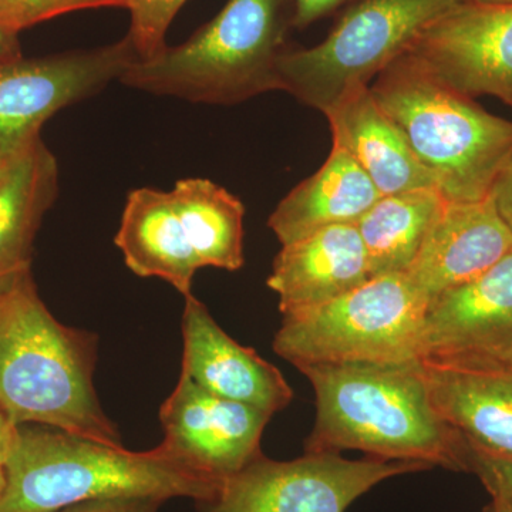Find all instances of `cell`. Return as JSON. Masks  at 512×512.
Here are the masks:
<instances>
[{"label": "cell", "mask_w": 512, "mask_h": 512, "mask_svg": "<svg viewBox=\"0 0 512 512\" xmlns=\"http://www.w3.org/2000/svg\"><path fill=\"white\" fill-rule=\"evenodd\" d=\"M316 394L305 453L359 450L367 457L473 470V451L431 402L420 360L299 367Z\"/></svg>", "instance_id": "obj_1"}, {"label": "cell", "mask_w": 512, "mask_h": 512, "mask_svg": "<svg viewBox=\"0 0 512 512\" xmlns=\"http://www.w3.org/2000/svg\"><path fill=\"white\" fill-rule=\"evenodd\" d=\"M96 345L92 333L49 312L30 271L16 276L0 289V409L18 426L123 446L94 390Z\"/></svg>", "instance_id": "obj_2"}, {"label": "cell", "mask_w": 512, "mask_h": 512, "mask_svg": "<svg viewBox=\"0 0 512 512\" xmlns=\"http://www.w3.org/2000/svg\"><path fill=\"white\" fill-rule=\"evenodd\" d=\"M0 512H55L94 500L153 497L210 500L220 484L160 444L136 453L52 427L19 426L5 466Z\"/></svg>", "instance_id": "obj_3"}, {"label": "cell", "mask_w": 512, "mask_h": 512, "mask_svg": "<svg viewBox=\"0 0 512 512\" xmlns=\"http://www.w3.org/2000/svg\"><path fill=\"white\" fill-rule=\"evenodd\" d=\"M447 202L491 197L512 150V121L484 110L402 55L370 87Z\"/></svg>", "instance_id": "obj_4"}, {"label": "cell", "mask_w": 512, "mask_h": 512, "mask_svg": "<svg viewBox=\"0 0 512 512\" xmlns=\"http://www.w3.org/2000/svg\"><path fill=\"white\" fill-rule=\"evenodd\" d=\"M291 2L228 0L187 42L137 60L120 82L205 104H237L281 90L278 63L293 26Z\"/></svg>", "instance_id": "obj_5"}, {"label": "cell", "mask_w": 512, "mask_h": 512, "mask_svg": "<svg viewBox=\"0 0 512 512\" xmlns=\"http://www.w3.org/2000/svg\"><path fill=\"white\" fill-rule=\"evenodd\" d=\"M429 303L409 275L376 276L319 308L282 315L274 350L298 369L414 360Z\"/></svg>", "instance_id": "obj_6"}, {"label": "cell", "mask_w": 512, "mask_h": 512, "mask_svg": "<svg viewBox=\"0 0 512 512\" xmlns=\"http://www.w3.org/2000/svg\"><path fill=\"white\" fill-rule=\"evenodd\" d=\"M463 0H356L329 36L288 50L278 63L281 90L325 111L409 49L421 30Z\"/></svg>", "instance_id": "obj_7"}, {"label": "cell", "mask_w": 512, "mask_h": 512, "mask_svg": "<svg viewBox=\"0 0 512 512\" xmlns=\"http://www.w3.org/2000/svg\"><path fill=\"white\" fill-rule=\"evenodd\" d=\"M429 468L373 457L346 460L335 453L275 461L262 453L197 507L200 512H345L382 481Z\"/></svg>", "instance_id": "obj_8"}, {"label": "cell", "mask_w": 512, "mask_h": 512, "mask_svg": "<svg viewBox=\"0 0 512 512\" xmlns=\"http://www.w3.org/2000/svg\"><path fill=\"white\" fill-rule=\"evenodd\" d=\"M137 60L128 36L96 49L0 60V151L22 153L57 111L121 80Z\"/></svg>", "instance_id": "obj_9"}, {"label": "cell", "mask_w": 512, "mask_h": 512, "mask_svg": "<svg viewBox=\"0 0 512 512\" xmlns=\"http://www.w3.org/2000/svg\"><path fill=\"white\" fill-rule=\"evenodd\" d=\"M417 359L446 369L512 370V249L473 281L431 299Z\"/></svg>", "instance_id": "obj_10"}, {"label": "cell", "mask_w": 512, "mask_h": 512, "mask_svg": "<svg viewBox=\"0 0 512 512\" xmlns=\"http://www.w3.org/2000/svg\"><path fill=\"white\" fill-rule=\"evenodd\" d=\"M471 99L512 107V6L460 2L421 30L403 53Z\"/></svg>", "instance_id": "obj_11"}, {"label": "cell", "mask_w": 512, "mask_h": 512, "mask_svg": "<svg viewBox=\"0 0 512 512\" xmlns=\"http://www.w3.org/2000/svg\"><path fill=\"white\" fill-rule=\"evenodd\" d=\"M271 414L222 399L181 373L160 410L163 446L195 473L221 484L261 456Z\"/></svg>", "instance_id": "obj_12"}, {"label": "cell", "mask_w": 512, "mask_h": 512, "mask_svg": "<svg viewBox=\"0 0 512 512\" xmlns=\"http://www.w3.org/2000/svg\"><path fill=\"white\" fill-rule=\"evenodd\" d=\"M181 330V373L201 389L271 416L292 402L291 386L282 373L254 349L245 348L228 336L194 295L185 298Z\"/></svg>", "instance_id": "obj_13"}, {"label": "cell", "mask_w": 512, "mask_h": 512, "mask_svg": "<svg viewBox=\"0 0 512 512\" xmlns=\"http://www.w3.org/2000/svg\"><path fill=\"white\" fill-rule=\"evenodd\" d=\"M512 249V231L493 198L446 202L407 275L434 299L473 281Z\"/></svg>", "instance_id": "obj_14"}, {"label": "cell", "mask_w": 512, "mask_h": 512, "mask_svg": "<svg viewBox=\"0 0 512 512\" xmlns=\"http://www.w3.org/2000/svg\"><path fill=\"white\" fill-rule=\"evenodd\" d=\"M369 279L357 225L339 224L282 245L266 285L279 296L282 315H289L335 301Z\"/></svg>", "instance_id": "obj_15"}, {"label": "cell", "mask_w": 512, "mask_h": 512, "mask_svg": "<svg viewBox=\"0 0 512 512\" xmlns=\"http://www.w3.org/2000/svg\"><path fill=\"white\" fill-rule=\"evenodd\" d=\"M333 144L348 151L382 195L436 188L370 87H353L325 111Z\"/></svg>", "instance_id": "obj_16"}, {"label": "cell", "mask_w": 512, "mask_h": 512, "mask_svg": "<svg viewBox=\"0 0 512 512\" xmlns=\"http://www.w3.org/2000/svg\"><path fill=\"white\" fill-rule=\"evenodd\" d=\"M423 366L431 402L471 451L512 458V370Z\"/></svg>", "instance_id": "obj_17"}, {"label": "cell", "mask_w": 512, "mask_h": 512, "mask_svg": "<svg viewBox=\"0 0 512 512\" xmlns=\"http://www.w3.org/2000/svg\"><path fill=\"white\" fill-rule=\"evenodd\" d=\"M114 244L133 274L161 278L184 298L201 268L171 191L137 188L128 194Z\"/></svg>", "instance_id": "obj_18"}, {"label": "cell", "mask_w": 512, "mask_h": 512, "mask_svg": "<svg viewBox=\"0 0 512 512\" xmlns=\"http://www.w3.org/2000/svg\"><path fill=\"white\" fill-rule=\"evenodd\" d=\"M382 197L355 158L333 144L325 164L279 202L268 227L291 244L330 225L357 224Z\"/></svg>", "instance_id": "obj_19"}, {"label": "cell", "mask_w": 512, "mask_h": 512, "mask_svg": "<svg viewBox=\"0 0 512 512\" xmlns=\"http://www.w3.org/2000/svg\"><path fill=\"white\" fill-rule=\"evenodd\" d=\"M57 184V161L42 138L19 154L0 184V289L30 271L33 241Z\"/></svg>", "instance_id": "obj_20"}, {"label": "cell", "mask_w": 512, "mask_h": 512, "mask_svg": "<svg viewBox=\"0 0 512 512\" xmlns=\"http://www.w3.org/2000/svg\"><path fill=\"white\" fill-rule=\"evenodd\" d=\"M446 202L436 188L383 195L360 218L372 278L409 272Z\"/></svg>", "instance_id": "obj_21"}, {"label": "cell", "mask_w": 512, "mask_h": 512, "mask_svg": "<svg viewBox=\"0 0 512 512\" xmlns=\"http://www.w3.org/2000/svg\"><path fill=\"white\" fill-rule=\"evenodd\" d=\"M171 195L201 268L241 269L245 262L242 202L207 178L178 180Z\"/></svg>", "instance_id": "obj_22"}, {"label": "cell", "mask_w": 512, "mask_h": 512, "mask_svg": "<svg viewBox=\"0 0 512 512\" xmlns=\"http://www.w3.org/2000/svg\"><path fill=\"white\" fill-rule=\"evenodd\" d=\"M187 0H126L131 25L128 37L133 43L138 60L153 59L163 52L165 35L178 10Z\"/></svg>", "instance_id": "obj_23"}, {"label": "cell", "mask_w": 512, "mask_h": 512, "mask_svg": "<svg viewBox=\"0 0 512 512\" xmlns=\"http://www.w3.org/2000/svg\"><path fill=\"white\" fill-rule=\"evenodd\" d=\"M124 8L126 0H0V28L18 36L22 30L66 13Z\"/></svg>", "instance_id": "obj_24"}, {"label": "cell", "mask_w": 512, "mask_h": 512, "mask_svg": "<svg viewBox=\"0 0 512 512\" xmlns=\"http://www.w3.org/2000/svg\"><path fill=\"white\" fill-rule=\"evenodd\" d=\"M163 503L164 500L153 497L109 498L87 501L55 512H157Z\"/></svg>", "instance_id": "obj_25"}, {"label": "cell", "mask_w": 512, "mask_h": 512, "mask_svg": "<svg viewBox=\"0 0 512 512\" xmlns=\"http://www.w3.org/2000/svg\"><path fill=\"white\" fill-rule=\"evenodd\" d=\"M473 471H476L483 483L500 488L512 501V458L473 453Z\"/></svg>", "instance_id": "obj_26"}, {"label": "cell", "mask_w": 512, "mask_h": 512, "mask_svg": "<svg viewBox=\"0 0 512 512\" xmlns=\"http://www.w3.org/2000/svg\"><path fill=\"white\" fill-rule=\"evenodd\" d=\"M292 2L293 26L302 29L312 25L318 19L325 18L349 0H292Z\"/></svg>", "instance_id": "obj_27"}, {"label": "cell", "mask_w": 512, "mask_h": 512, "mask_svg": "<svg viewBox=\"0 0 512 512\" xmlns=\"http://www.w3.org/2000/svg\"><path fill=\"white\" fill-rule=\"evenodd\" d=\"M491 198H493L495 208L500 212L501 218L512 231V150L495 180Z\"/></svg>", "instance_id": "obj_28"}, {"label": "cell", "mask_w": 512, "mask_h": 512, "mask_svg": "<svg viewBox=\"0 0 512 512\" xmlns=\"http://www.w3.org/2000/svg\"><path fill=\"white\" fill-rule=\"evenodd\" d=\"M19 426L8 414L0 409V470L8 463L16 439H18Z\"/></svg>", "instance_id": "obj_29"}, {"label": "cell", "mask_w": 512, "mask_h": 512, "mask_svg": "<svg viewBox=\"0 0 512 512\" xmlns=\"http://www.w3.org/2000/svg\"><path fill=\"white\" fill-rule=\"evenodd\" d=\"M488 493L491 495V503L488 505L487 512H512V501L493 484L484 483Z\"/></svg>", "instance_id": "obj_30"}, {"label": "cell", "mask_w": 512, "mask_h": 512, "mask_svg": "<svg viewBox=\"0 0 512 512\" xmlns=\"http://www.w3.org/2000/svg\"><path fill=\"white\" fill-rule=\"evenodd\" d=\"M20 56L18 36L10 35L0 28V60Z\"/></svg>", "instance_id": "obj_31"}, {"label": "cell", "mask_w": 512, "mask_h": 512, "mask_svg": "<svg viewBox=\"0 0 512 512\" xmlns=\"http://www.w3.org/2000/svg\"><path fill=\"white\" fill-rule=\"evenodd\" d=\"M19 154L20 153H2V151H0V184H2V181L5 180L6 175H8L10 168H12V165L13 163H15L16 158H18Z\"/></svg>", "instance_id": "obj_32"}, {"label": "cell", "mask_w": 512, "mask_h": 512, "mask_svg": "<svg viewBox=\"0 0 512 512\" xmlns=\"http://www.w3.org/2000/svg\"><path fill=\"white\" fill-rule=\"evenodd\" d=\"M464 2L474 3V5L491 6V8H501V6H512V0H464Z\"/></svg>", "instance_id": "obj_33"}, {"label": "cell", "mask_w": 512, "mask_h": 512, "mask_svg": "<svg viewBox=\"0 0 512 512\" xmlns=\"http://www.w3.org/2000/svg\"><path fill=\"white\" fill-rule=\"evenodd\" d=\"M6 487V476H5V468L0 470V500H2L3 491H5Z\"/></svg>", "instance_id": "obj_34"}]
</instances>
